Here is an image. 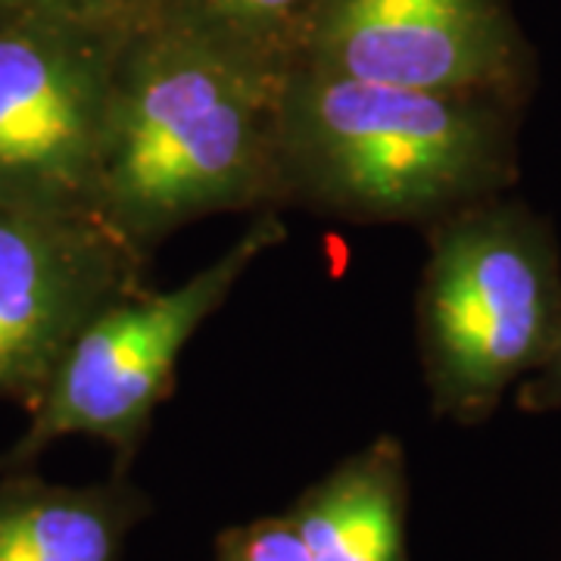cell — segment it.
<instances>
[{"mask_svg": "<svg viewBox=\"0 0 561 561\" xmlns=\"http://www.w3.org/2000/svg\"><path fill=\"white\" fill-rule=\"evenodd\" d=\"M275 175L278 213L431 228L512 181V103L294 66L275 98Z\"/></svg>", "mask_w": 561, "mask_h": 561, "instance_id": "1", "label": "cell"}, {"mask_svg": "<svg viewBox=\"0 0 561 561\" xmlns=\"http://www.w3.org/2000/svg\"><path fill=\"white\" fill-rule=\"evenodd\" d=\"M278 88L169 25H138L113 84L98 219L153 256L184 225L278 213Z\"/></svg>", "mask_w": 561, "mask_h": 561, "instance_id": "2", "label": "cell"}, {"mask_svg": "<svg viewBox=\"0 0 561 561\" xmlns=\"http://www.w3.org/2000/svg\"><path fill=\"white\" fill-rule=\"evenodd\" d=\"M415 337L437 419H490L546 359L561 319L559 250L524 203L481 201L434 221Z\"/></svg>", "mask_w": 561, "mask_h": 561, "instance_id": "3", "label": "cell"}, {"mask_svg": "<svg viewBox=\"0 0 561 561\" xmlns=\"http://www.w3.org/2000/svg\"><path fill=\"white\" fill-rule=\"evenodd\" d=\"M287 238L280 213H260L221 256L169 290L147 284L106 302L66 346L38 402L28 409L22 437L3 456L0 471L32 468L66 437L106 443L113 471H131L157 409L175 390L179 362L206 321L272 247Z\"/></svg>", "mask_w": 561, "mask_h": 561, "instance_id": "4", "label": "cell"}, {"mask_svg": "<svg viewBox=\"0 0 561 561\" xmlns=\"http://www.w3.org/2000/svg\"><path fill=\"white\" fill-rule=\"evenodd\" d=\"M131 32L0 22V209L98 219L110 101Z\"/></svg>", "mask_w": 561, "mask_h": 561, "instance_id": "5", "label": "cell"}, {"mask_svg": "<svg viewBox=\"0 0 561 561\" xmlns=\"http://www.w3.org/2000/svg\"><path fill=\"white\" fill-rule=\"evenodd\" d=\"M150 260L94 216L0 209V400L28 412L81 328L147 284Z\"/></svg>", "mask_w": 561, "mask_h": 561, "instance_id": "6", "label": "cell"}, {"mask_svg": "<svg viewBox=\"0 0 561 561\" xmlns=\"http://www.w3.org/2000/svg\"><path fill=\"white\" fill-rule=\"evenodd\" d=\"M297 66L512 106L518 98L515 32L496 0H321Z\"/></svg>", "mask_w": 561, "mask_h": 561, "instance_id": "7", "label": "cell"}, {"mask_svg": "<svg viewBox=\"0 0 561 561\" xmlns=\"http://www.w3.org/2000/svg\"><path fill=\"white\" fill-rule=\"evenodd\" d=\"M153 512L131 471L98 483H57L32 468L0 474V561H119Z\"/></svg>", "mask_w": 561, "mask_h": 561, "instance_id": "8", "label": "cell"}, {"mask_svg": "<svg viewBox=\"0 0 561 561\" xmlns=\"http://www.w3.org/2000/svg\"><path fill=\"white\" fill-rule=\"evenodd\" d=\"M309 561H412L409 461L381 434L309 483L284 512Z\"/></svg>", "mask_w": 561, "mask_h": 561, "instance_id": "9", "label": "cell"}, {"mask_svg": "<svg viewBox=\"0 0 561 561\" xmlns=\"http://www.w3.org/2000/svg\"><path fill=\"white\" fill-rule=\"evenodd\" d=\"M321 0H157L150 22L241 62L280 84L300 62L302 44Z\"/></svg>", "mask_w": 561, "mask_h": 561, "instance_id": "10", "label": "cell"}, {"mask_svg": "<svg viewBox=\"0 0 561 561\" xmlns=\"http://www.w3.org/2000/svg\"><path fill=\"white\" fill-rule=\"evenodd\" d=\"M157 0H0V22H69L138 28L153 20Z\"/></svg>", "mask_w": 561, "mask_h": 561, "instance_id": "11", "label": "cell"}, {"mask_svg": "<svg viewBox=\"0 0 561 561\" xmlns=\"http://www.w3.org/2000/svg\"><path fill=\"white\" fill-rule=\"evenodd\" d=\"M216 561H309V556L300 534L280 512L219 530Z\"/></svg>", "mask_w": 561, "mask_h": 561, "instance_id": "12", "label": "cell"}, {"mask_svg": "<svg viewBox=\"0 0 561 561\" xmlns=\"http://www.w3.org/2000/svg\"><path fill=\"white\" fill-rule=\"evenodd\" d=\"M518 405L527 412H552L561 409V319L556 324V337L542 365L524 381Z\"/></svg>", "mask_w": 561, "mask_h": 561, "instance_id": "13", "label": "cell"}]
</instances>
